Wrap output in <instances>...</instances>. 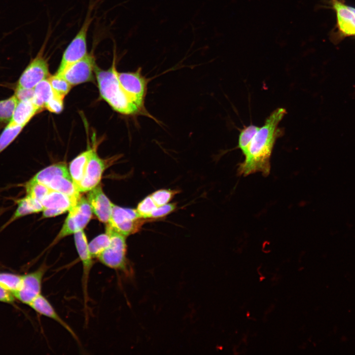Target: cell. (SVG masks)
Wrapping results in <instances>:
<instances>
[{
  "mask_svg": "<svg viewBox=\"0 0 355 355\" xmlns=\"http://www.w3.org/2000/svg\"><path fill=\"white\" fill-rule=\"evenodd\" d=\"M34 89L35 96L33 102L42 111L53 97V91L48 78L40 81Z\"/></svg>",
  "mask_w": 355,
  "mask_h": 355,
  "instance_id": "44dd1931",
  "label": "cell"
},
{
  "mask_svg": "<svg viewBox=\"0 0 355 355\" xmlns=\"http://www.w3.org/2000/svg\"><path fill=\"white\" fill-rule=\"evenodd\" d=\"M348 7L355 14V7L348 5Z\"/></svg>",
  "mask_w": 355,
  "mask_h": 355,
  "instance_id": "d590c367",
  "label": "cell"
},
{
  "mask_svg": "<svg viewBox=\"0 0 355 355\" xmlns=\"http://www.w3.org/2000/svg\"><path fill=\"white\" fill-rule=\"evenodd\" d=\"M92 213L87 199L80 197L76 205L69 211L68 215L52 245L67 236L83 230L90 221Z\"/></svg>",
  "mask_w": 355,
  "mask_h": 355,
  "instance_id": "8992f818",
  "label": "cell"
},
{
  "mask_svg": "<svg viewBox=\"0 0 355 355\" xmlns=\"http://www.w3.org/2000/svg\"><path fill=\"white\" fill-rule=\"evenodd\" d=\"M74 239L75 247L82 263L83 269L82 286L84 304L87 302V284L89 274L93 265V258L90 253L86 235L83 231L74 234Z\"/></svg>",
  "mask_w": 355,
  "mask_h": 355,
  "instance_id": "7c38bea8",
  "label": "cell"
},
{
  "mask_svg": "<svg viewBox=\"0 0 355 355\" xmlns=\"http://www.w3.org/2000/svg\"><path fill=\"white\" fill-rule=\"evenodd\" d=\"M259 128L258 126L251 124L245 126L241 130L237 148L241 150L243 155L247 152L251 142Z\"/></svg>",
  "mask_w": 355,
  "mask_h": 355,
  "instance_id": "cb8c5ba5",
  "label": "cell"
},
{
  "mask_svg": "<svg viewBox=\"0 0 355 355\" xmlns=\"http://www.w3.org/2000/svg\"><path fill=\"white\" fill-rule=\"evenodd\" d=\"M46 43L47 39L22 73L16 87L33 89L40 81L49 77L48 59L44 55Z\"/></svg>",
  "mask_w": 355,
  "mask_h": 355,
  "instance_id": "5b68a950",
  "label": "cell"
},
{
  "mask_svg": "<svg viewBox=\"0 0 355 355\" xmlns=\"http://www.w3.org/2000/svg\"><path fill=\"white\" fill-rule=\"evenodd\" d=\"M14 95L18 101H33L34 89L16 87Z\"/></svg>",
  "mask_w": 355,
  "mask_h": 355,
  "instance_id": "836d02e7",
  "label": "cell"
},
{
  "mask_svg": "<svg viewBox=\"0 0 355 355\" xmlns=\"http://www.w3.org/2000/svg\"><path fill=\"white\" fill-rule=\"evenodd\" d=\"M106 225V232L110 236V243L97 259L108 268L126 272L128 268L126 236Z\"/></svg>",
  "mask_w": 355,
  "mask_h": 355,
  "instance_id": "3957f363",
  "label": "cell"
},
{
  "mask_svg": "<svg viewBox=\"0 0 355 355\" xmlns=\"http://www.w3.org/2000/svg\"><path fill=\"white\" fill-rule=\"evenodd\" d=\"M29 305L39 314L57 322L74 338L77 339V336L71 328L58 315L49 301L41 294L35 298Z\"/></svg>",
  "mask_w": 355,
  "mask_h": 355,
  "instance_id": "2e32d148",
  "label": "cell"
},
{
  "mask_svg": "<svg viewBox=\"0 0 355 355\" xmlns=\"http://www.w3.org/2000/svg\"><path fill=\"white\" fill-rule=\"evenodd\" d=\"M87 199L92 212L98 219L102 222L108 223L110 218L113 204L105 194L102 187L98 185L89 191Z\"/></svg>",
  "mask_w": 355,
  "mask_h": 355,
  "instance_id": "4fadbf2b",
  "label": "cell"
},
{
  "mask_svg": "<svg viewBox=\"0 0 355 355\" xmlns=\"http://www.w3.org/2000/svg\"><path fill=\"white\" fill-rule=\"evenodd\" d=\"M46 186L50 190L61 192L71 197L79 198L81 197L70 173L54 176Z\"/></svg>",
  "mask_w": 355,
  "mask_h": 355,
  "instance_id": "ac0fdd59",
  "label": "cell"
},
{
  "mask_svg": "<svg viewBox=\"0 0 355 355\" xmlns=\"http://www.w3.org/2000/svg\"><path fill=\"white\" fill-rule=\"evenodd\" d=\"M14 300L12 293L0 285V301L12 303Z\"/></svg>",
  "mask_w": 355,
  "mask_h": 355,
  "instance_id": "e575fe53",
  "label": "cell"
},
{
  "mask_svg": "<svg viewBox=\"0 0 355 355\" xmlns=\"http://www.w3.org/2000/svg\"><path fill=\"white\" fill-rule=\"evenodd\" d=\"M177 207L175 203H168L167 204L157 207L152 212L150 219H157L163 217L172 213Z\"/></svg>",
  "mask_w": 355,
  "mask_h": 355,
  "instance_id": "1f68e13d",
  "label": "cell"
},
{
  "mask_svg": "<svg viewBox=\"0 0 355 355\" xmlns=\"http://www.w3.org/2000/svg\"><path fill=\"white\" fill-rule=\"evenodd\" d=\"M96 65L92 53H88L84 58L69 66L58 76L65 78L72 86L92 81Z\"/></svg>",
  "mask_w": 355,
  "mask_h": 355,
  "instance_id": "9c48e42d",
  "label": "cell"
},
{
  "mask_svg": "<svg viewBox=\"0 0 355 355\" xmlns=\"http://www.w3.org/2000/svg\"><path fill=\"white\" fill-rule=\"evenodd\" d=\"M24 127L11 122L7 124L0 135V153L13 142Z\"/></svg>",
  "mask_w": 355,
  "mask_h": 355,
  "instance_id": "603a6c76",
  "label": "cell"
},
{
  "mask_svg": "<svg viewBox=\"0 0 355 355\" xmlns=\"http://www.w3.org/2000/svg\"><path fill=\"white\" fill-rule=\"evenodd\" d=\"M110 243V238L106 232L93 239L89 244L88 248L93 258H97Z\"/></svg>",
  "mask_w": 355,
  "mask_h": 355,
  "instance_id": "4316f807",
  "label": "cell"
},
{
  "mask_svg": "<svg viewBox=\"0 0 355 355\" xmlns=\"http://www.w3.org/2000/svg\"><path fill=\"white\" fill-rule=\"evenodd\" d=\"M64 99L54 94L45 106L49 111L57 114L61 113L64 108Z\"/></svg>",
  "mask_w": 355,
  "mask_h": 355,
  "instance_id": "d6a6232c",
  "label": "cell"
},
{
  "mask_svg": "<svg viewBox=\"0 0 355 355\" xmlns=\"http://www.w3.org/2000/svg\"><path fill=\"white\" fill-rule=\"evenodd\" d=\"M115 56L109 69L104 70L97 66L94 73L101 97L116 111L127 115L148 116L131 100L121 86L117 76Z\"/></svg>",
  "mask_w": 355,
  "mask_h": 355,
  "instance_id": "7a4b0ae2",
  "label": "cell"
},
{
  "mask_svg": "<svg viewBox=\"0 0 355 355\" xmlns=\"http://www.w3.org/2000/svg\"><path fill=\"white\" fill-rule=\"evenodd\" d=\"M68 173H70L66 164L64 163H58L39 171L31 179L46 186L54 176L59 174Z\"/></svg>",
  "mask_w": 355,
  "mask_h": 355,
  "instance_id": "7402d4cb",
  "label": "cell"
},
{
  "mask_svg": "<svg viewBox=\"0 0 355 355\" xmlns=\"http://www.w3.org/2000/svg\"><path fill=\"white\" fill-rule=\"evenodd\" d=\"M146 219L141 217L136 209L122 208L113 204L107 224L127 237L139 232Z\"/></svg>",
  "mask_w": 355,
  "mask_h": 355,
  "instance_id": "ba28073f",
  "label": "cell"
},
{
  "mask_svg": "<svg viewBox=\"0 0 355 355\" xmlns=\"http://www.w3.org/2000/svg\"><path fill=\"white\" fill-rule=\"evenodd\" d=\"M157 207L149 195L138 204L136 210L141 217L147 219H150L152 212Z\"/></svg>",
  "mask_w": 355,
  "mask_h": 355,
  "instance_id": "4dcf8cb0",
  "label": "cell"
},
{
  "mask_svg": "<svg viewBox=\"0 0 355 355\" xmlns=\"http://www.w3.org/2000/svg\"><path fill=\"white\" fill-rule=\"evenodd\" d=\"M18 102L14 95L0 101V123L7 124L11 121Z\"/></svg>",
  "mask_w": 355,
  "mask_h": 355,
  "instance_id": "d4e9b609",
  "label": "cell"
},
{
  "mask_svg": "<svg viewBox=\"0 0 355 355\" xmlns=\"http://www.w3.org/2000/svg\"><path fill=\"white\" fill-rule=\"evenodd\" d=\"M286 113L284 108L278 107L266 118L244 155V160L238 165V176L246 177L256 173L264 177L269 175L273 148L277 140L283 135L284 130L279 125Z\"/></svg>",
  "mask_w": 355,
  "mask_h": 355,
  "instance_id": "6da1fadb",
  "label": "cell"
},
{
  "mask_svg": "<svg viewBox=\"0 0 355 355\" xmlns=\"http://www.w3.org/2000/svg\"><path fill=\"white\" fill-rule=\"evenodd\" d=\"M106 167V161L98 155L94 148L88 162L84 176L78 186L79 192L80 193L89 192L99 185Z\"/></svg>",
  "mask_w": 355,
  "mask_h": 355,
  "instance_id": "8fae6325",
  "label": "cell"
},
{
  "mask_svg": "<svg viewBox=\"0 0 355 355\" xmlns=\"http://www.w3.org/2000/svg\"><path fill=\"white\" fill-rule=\"evenodd\" d=\"M22 281V276L9 273H0V285L12 293L20 289Z\"/></svg>",
  "mask_w": 355,
  "mask_h": 355,
  "instance_id": "f1b7e54d",
  "label": "cell"
},
{
  "mask_svg": "<svg viewBox=\"0 0 355 355\" xmlns=\"http://www.w3.org/2000/svg\"><path fill=\"white\" fill-rule=\"evenodd\" d=\"M332 8L337 16V24L340 35L343 36H355V14L340 0H330Z\"/></svg>",
  "mask_w": 355,
  "mask_h": 355,
  "instance_id": "5bb4252c",
  "label": "cell"
},
{
  "mask_svg": "<svg viewBox=\"0 0 355 355\" xmlns=\"http://www.w3.org/2000/svg\"><path fill=\"white\" fill-rule=\"evenodd\" d=\"M92 20L90 9L78 32L65 50L55 75H61L69 66L81 60L88 54L87 33Z\"/></svg>",
  "mask_w": 355,
  "mask_h": 355,
  "instance_id": "277c9868",
  "label": "cell"
},
{
  "mask_svg": "<svg viewBox=\"0 0 355 355\" xmlns=\"http://www.w3.org/2000/svg\"><path fill=\"white\" fill-rule=\"evenodd\" d=\"M47 269L43 264L36 271L22 276L20 289L12 293L18 300L24 303L29 304L40 294L42 280Z\"/></svg>",
  "mask_w": 355,
  "mask_h": 355,
  "instance_id": "30bf717a",
  "label": "cell"
},
{
  "mask_svg": "<svg viewBox=\"0 0 355 355\" xmlns=\"http://www.w3.org/2000/svg\"><path fill=\"white\" fill-rule=\"evenodd\" d=\"M179 191L178 190L161 189L157 190L150 195L157 207L169 203Z\"/></svg>",
  "mask_w": 355,
  "mask_h": 355,
  "instance_id": "f546056e",
  "label": "cell"
},
{
  "mask_svg": "<svg viewBox=\"0 0 355 355\" xmlns=\"http://www.w3.org/2000/svg\"><path fill=\"white\" fill-rule=\"evenodd\" d=\"M41 111L32 101H18L10 122L25 127Z\"/></svg>",
  "mask_w": 355,
  "mask_h": 355,
  "instance_id": "ffe728a7",
  "label": "cell"
},
{
  "mask_svg": "<svg viewBox=\"0 0 355 355\" xmlns=\"http://www.w3.org/2000/svg\"><path fill=\"white\" fill-rule=\"evenodd\" d=\"M24 187L26 195L40 203L51 190L46 185L31 179L25 183Z\"/></svg>",
  "mask_w": 355,
  "mask_h": 355,
  "instance_id": "484cf974",
  "label": "cell"
},
{
  "mask_svg": "<svg viewBox=\"0 0 355 355\" xmlns=\"http://www.w3.org/2000/svg\"><path fill=\"white\" fill-rule=\"evenodd\" d=\"M94 149V148H90L81 153L70 164L69 173L77 189L84 176L88 162Z\"/></svg>",
  "mask_w": 355,
  "mask_h": 355,
  "instance_id": "d6986e66",
  "label": "cell"
},
{
  "mask_svg": "<svg viewBox=\"0 0 355 355\" xmlns=\"http://www.w3.org/2000/svg\"><path fill=\"white\" fill-rule=\"evenodd\" d=\"M117 76L121 86L131 100L147 114L148 117L153 118L147 112L144 105L147 82L141 73V68H139L135 72L117 71Z\"/></svg>",
  "mask_w": 355,
  "mask_h": 355,
  "instance_id": "52a82bcc",
  "label": "cell"
},
{
  "mask_svg": "<svg viewBox=\"0 0 355 355\" xmlns=\"http://www.w3.org/2000/svg\"><path fill=\"white\" fill-rule=\"evenodd\" d=\"M80 198L71 197L61 192L51 190L41 203L43 210H55L61 214L69 211L76 205Z\"/></svg>",
  "mask_w": 355,
  "mask_h": 355,
  "instance_id": "9a60e30c",
  "label": "cell"
},
{
  "mask_svg": "<svg viewBox=\"0 0 355 355\" xmlns=\"http://www.w3.org/2000/svg\"><path fill=\"white\" fill-rule=\"evenodd\" d=\"M55 94L64 99L72 87L65 78L54 74L48 78Z\"/></svg>",
  "mask_w": 355,
  "mask_h": 355,
  "instance_id": "83f0119b",
  "label": "cell"
},
{
  "mask_svg": "<svg viewBox=\"0 0 355 355\" xmlns=\"http://www.w3.org/2000/svg\"><path fill=\"white\" fill-rule=\"evenodd\" d=\"M17 207L11 217L3 224L4 229L20 218L30 214L42 212L43 207L41 203L31 197L26 195L17 200Z\"/></svg>",
  "mask_w": 355,
  "mask_h": 355,
  "instance_id": "e0dca14e",
  "label": "cell"
}]
</instances>
